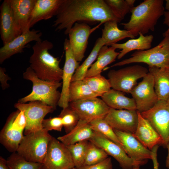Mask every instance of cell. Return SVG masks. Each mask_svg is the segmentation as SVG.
Returning a JSON list of instances; mask_svg holds the SVG:
<instances>
[{
  "instance_id": "7402d4cb",
  "label": "cell",
  "mask_w": 169,
  "mask_h": 169,
  "mask_svg": "<svg viewBox=\"0 0 169 169\" xmlns=\"http://www.w3.org/2000/svg\"><path fill=\"white\" fill-rule=\"evenodd\" d=\"M64 0H36L32 11L28 30L42 20L49 19L56 16Z\"/></svg>"
},
{
  "instance_id": "f6af8a7d",
  "label": "cell",
  "mask_w": 169,
  "mask_h": 169,
  "mask_svg": "<svg viewBox=\"0 0 169 169\" xmlns=\"http://www.w3.org/2000/svg\"><path fill=\"white\" fill-rule=\"evenodd\" d=\"M166 148L168 150V154L166 161V167L169 169V141L166 145Z\"/></svg>"
},
{
  "instance_id": "7dc6e473",
  "label": "cell",
  "mask_w": 169,
  "mask_h": 169,
  "mask_svg": "<svg viewBox=\"0 0 169 169\" xmlns=\"http://www.w3.org/2000/svg\"><path fill=\"white\" fill-rule=\"evenodd\" d=\"M166 68H168V69H169V62H168L167 65V66H166Z\"/></svg>"
},
{
  "instance_id": "e575fe53",
  "label": "cell",
  "mask_w": 169,
  "mask_h": 169,
  "mask_svg": "<svg viewBox=\"0 0 169 169\" xmlns=\"http://www.w3.org/2000/svg\"><path fill=\"white\" fill-rule=\"evenodd\" d=\"M9 169H42L43 163L28 161L17 152L12 153L6 160Z\"/></svg>"
},
{
  "instance_id": "484cf974",
  "label": "cell",
  "mask_w": 169,
  "mask_h": 169,
  "mask_svg": "<svg viewBox=\"0 0 169 169\" xmlns=\"http://www.w3.org/2000/svg\"><path fill=\"white\" fill-rule=\"evenodd\" d=\"M115 49L112 46H103L99 51L97 60L91 66L85 78L101 74L104 68L117 58L119 52H116Z\"/></svg>"
},
{
  "instance_id": "f1b7e54d",
  "label": "cell",
  "mask_w": 169,
  "mask_h": 169,
  "mask_svg": "<svg viewBox=\"0 0 169 169\" xmlns=\"http://www.w3.org/2000/svg\"><path fill=\"white\" fill-rule=\"evenodd\" d=\"M118 23L116 20H111L104 23L101 38L105 45L110 46L125 38H135L129 31L120 29L118 28Z\"/></svg>"
},
{
  "instance_id": "f35d334b",
  "label": "cell",
  "mask_w": 169,
  "mask_h": 169,
  "mask_svg": "<svg viewBox=\"0 0 169 169\" xmlns=\"http://www.w3.org/2000/svg\"><path fill=\"white\" fill-rule=\"evenodd\" d=\"M42 126L43 129L48 132L53 130L61 131L63 125L62 119L58 116L44 119Z\"/></svg>"
},
{
  "instance_id": "5b68a950",
  "label": "cell",
  "mask_w": 169,
  "mask_h": 169,
  "mask_svg": "<svg viewBox=\"0 0 169 169\" xmlns=\"http://www.w3.org/2000/svg\"><path fill=\"white\" fill-rule=\"evenodd\" d=\"M52 137L43 129L24 135L16 152L27 161L43 163Z\"/></svg>"
},
{
  "instance_id": "603a6c76",
  "label": "cell",
  "mask_w": 169,
  "mask_h": 169,
  "mask_svg": "<svg viewBox=\"0 0 169 169\" xmlns=\"http://www.w3.org/2000/svg\"><path fill=\"white\" fill-rule=\"evenodd\" d=\"M36 1L10 0L15 23L22 33L29 30V22Z\"/></svg>"
},
{
  "instance_id": "7c38bea8",
  "label": "cell",
  "mask_w": 169,
  "mask_h": 169,
  "mask_svg": "<svg viewBox=\"0 0 169 169\" xmlns=\"http://www.w3.org/2000/svg\"><path fill=\"white\" fill-rule=\"evenodd\" d=\"M122 148L139 168L151 159L152 152L130 133L114 129Z\"/></svg>"
},
{
  "instance_id": "3957f363",
  "label": "cell",
  "mask_w": 169,
  "mask_h": 169,
  "mask_svg": "<svg viewBox=\"0 0 169 169\" xmlns=\"http://www.w3.org/2000/svg\"><path fill=\"white\" fill-rule=\"evenodd\" d=\"M54 45L47 40L36 42L33 46V53L30 57V67L39 79L49 81L60 82L63 69L59 66L60 60L49 52Z\"/></svg>"
},
{
  "instance_id": "d590c367",
  "label": "cell",
  "mask_w": 169,
  "mask_h": 169,
  "mask_svg": "<svg viewBox=\"0 0 169 169\" xmlns=\"http://www.w3.org/2000/svg\"><path fill=\"white\" fill-rule=\"evenodd\" d=\"M108 155L103 149L89 141L83 167L100 162L108 158Z\"/></svg>"
},
{
  "instance_id": "ee69618b",
  "label": "cell",
  "mask_w": 169,
  "mask_h": 169,
  "mask_svg": "<svg viewBox=\"0 0 169 169\" xmlns=\"http://www.w3.org/2000/svg\"><path fill=\"white\" fill-rule=\"evenodd\" d=\"M0 169H9L7 164L6 160L0 156Z\"/></svg>"
},
{
  "instance_id": "9a60e30c",
  "label": "cell",
  "mask_w": 169,
  "mask_h": 169,
  "mask_svg": "<svg viewBox=\"0 0 169 169\" xmlns=\"http://www.w3.org/2000/svg\"><path fill=\"white\" fill-rule=\"evenodd\" d=\"M65 52V61L62 76V89L58 105L63 109L69 106V89L72 77L79 66V62L75 59L71 50L69 39L64 43Z\"/></svg>"
},
{
  "instance_id": "44dd1931",
  "label": "cell",
  "mask_w": 169,
  "mask_h": 169,
  "mask_svg": "<svg viewBox=\"0 0 169 169\" xmlns=\"http://www.w3.org/2000/svg\"><path fill=\"white\" fill-rule=\"evenodd\" d=\"M137 113L138 123L136 130L133 134V136L151 151L157 145L165 147L164 142L162 137L149 122L142 116L141 113L138 111Z\"/></svg>"
},
{
  "instance_id": "9c48e42d",
  "label": "cell",
  "mask_w": 169,
  "mask_h": 169,
  "mask_svg": "<svg viewBox=\"0 0 169 169\" xmlns=\"http://www.w3.org/2000/svg\"><path fill=\"white\" fill-rule=\"evenodd\" d=\"M74 165L67 146L52 136L49 144L42 169H67Z\"/></svg>"
},
{
  "instance_id": "74e56055",
  "label": "cell",
  "mask_w": 169,
  "mask_h": 169,
  "mask_svg": "<svg viewBox=\"0 0 169 169\" xmlns=\"http://www.w3.org/2000/svg\"><path fill=\"white\" fill-rule=\"evenodd\" d=\"M59 116L62 119L63 127L66 134L75 127L79 120L76 112L69 105L68 107L63 109Z\"/></svg>"
},
{
  "instance_id": "4316f807",
  "label": "cell",
  "mask_w": 169,
  "mask_h": 169,
  "mask_svg": "<svg viewBox=\"0 0 169 169\" xmlns=\"http://www.w3.org/2000/svg\"><path fill=\"white\" fill-rule=\"evenodd\" d=\"M139 37L136 39L131 38L125 43H115L110 46H112L116 49H121L117 58L120 59L129 52L134 50L142 51L148 50L151 48V43L153 39L152 35L145 36L139 33Z\"/></svg>"
},
{
  "instance_id": "30bf717a",
  "label": "cell",
  "mask_w": 169,
  "mask_h": 169,
  "mask_svg": "<svg viewBox=\"0 0 169 169\" xmlns=\"http://www.w3.org/2000/svg\"><path fill=\"white\" fill-rule=\"evenodd\" d=\"M140 113L151 108L159 100L154 88L153 77L149 72L130 93Z\"/></svg>"
},
{
  "instance_id": "bcb514c9",
  "label": "cell",
  "mask_w": 169,
  "mask_h": 169,
  "mask_svg": "<svg viewBox=\"0 0 169 169\" xmlns=\"http://www.w3.org/2000/svg\"><path fill=\"white\" fill-rule=\"evenodd\" d=\"M165 9L167 11H169V0H166Z\"/></svg>"
},
{
  "instance_id": "c3c4849f",
  "label": "cell",
  "mask_w": 169,
  "mask_h": 169,
  "mask_svg": "<svg viewBox=\"0 0 169 169\" xmlns=\"http://www.w3.org/2000/svg\"><path fill=\"white\" fill-rule=\"evenodd\" d=\"M78 169L77 168H76L75 167H74L73 168H69V169Z\"/></svg>"
},
{
  "instance_id": "e0dca14e",
  "label": "cell",
  "mask_w": 169,
  "mask_h": 169,
  "mask_svg": "<svg viewBox=\"0 0 169 169\" xmlns=\"http://www.w3.org/2000/svg\"><path fill=\"white\" fill-rule=\"evenodd\" d=\"M18 112L17 110L9 115L0 133L1 143L12 153L17 152L24 136L25 129L18 124L16 119Z\"/></svg>"
},
{
  "instance_id": "7a4b0ae2",
  "label": "cell",
  "mask_w": 169,
  "mask_h": 169,
  "mask_svg": "<svg viewBox=\"0 0 169 169\" xmlns=\"http://www.w3.org/2000/svg\"><path fill=\"white\" fill-rule=\"evenodd\" d=\"M163 4V0H145L132 8L129 22L121 24L135 37L139 33L144 35L153 31L158 20L164 15Z\"/></svg>"
},
{
  "instance_id": "5bb4252c",
  "label": "cell",
  "mask_w": 169,
  "mask_h": 169,
  "mask_svg": "<svg viewBox=\"0 0 169 169\" xmlns=\"http://www.w3.org/2000/svg\"><path fill=\"white\" fill-rule=\"evenodd\" d=\"M89 141L113 157L119 163L122 169H140L122 147L100 133L94 131L93 136Z\"/></svg>"
},
{
  "instance_id": "836d02e7",
  "label": "cell",
  "mask_w": 169,
  "mask_h": 169,
  "mask_svg": "<svg viewBox=\"0 0 169 169\" xmlns=\"http://www.w3.org/2000/svg\"><path fill=\"white\" fill-rule=\"evenodd\" d=\"M115 15L121 21L134 7L135 0H105Z\"/></svg>"
},
{
  "instance_id": "ac0fdd59",
  "label": "cell",
  "mask_w": 169,
  "mask_h": 169,
  "mask_svg": "<svg viewBox=\"0 0 169 169\" xmlns=\"http://www.w3.org/2000/svg\"><path fill=\"white\" fill-rule=\"evenodd\" d=\"M104 119L114 129L133 134L137 127L138 116L137 110L110 108Z\"/></svg>"
},
{
  "instance_id": "60d3db41",
  "label": "cell",
  "mask_w": 169,
  "mask_h": 169,
  "mask_svg": "<svg viewBox=\"0 0 169 169\" xmlns=\"http://www.w3.org/2000/svg\"><path fill=\"white\" fill-rule=\"evenodd\" d=\"M5 69L4 68H0V80L3 90H5L9 87L7 81L10 79L9 77L5 73Z\"/></svg>"
},
{
  "instance_id": "4fadbf2b",
  "label": "cell",
  "mask_w": 169,
  "mask_h": 169,
  "mask_svg": "<svg viewBox=\"0 0 169 169\" xmlns=\"http://www.w3.org/2000/svg\"><path fill=\"white\" fill-rule=\"evenodd\" d=\"M69 106L76 112L79 119L89 123L95 119H104L110 109L102 99L97 97L70 102Z\"/></svg>"
},
{
  "instance_id": "d4e9b609",
  "label": "cell",
  "mask_w": 169,
  "mask_h": 169,
  "mask_svg": "<svg viewBox=\"0 0 169 169\" xmlns=\"http://www.w3.org/2000/svg\"><path fill=\"white\" fill-rule=\"evenodd\" d=\"M101 97L110 108L116 110H137L134 99L126 96L124 92L120 91L110 89Z\"/></svg>"
},
{
  "instance_id": "d6a6232c",
  "label": "cell",
  "mask_w": 169,
  "mask_h": 169,
  "mask_svg": "<svg viewBox=\"0 0 169 169\" xmlns=\"http://www.w3.org/2000/svg\"><path fill=\"white\" fill-rule=\"evenodd\" d=\"M89 140L66 146L71 154L74 167L79 169L84 165Z\"/></svg>"
},
{
  "instance_id": "52a82bcc",
  "label": "cell",
  "mask_w": 169,
  "mask_h": 169,
  "mask_svg": "<svg viewBox=\"0 0 169 169\" xmlns=\"http://www.w3.org/2000/svg\"><path fill=\"white\" fill-rule=\"evenodd\" d=\"M149 72L148 69L139 65L127 66L119 69H112L107 76L112 89L130 93L137 85V81Z\"/></svg>"
},
{
  "instance_id": "4dcf8cb0",
  "label": "cell",
  "mask_w": 169,
  "mask_h": 169,
  "mask_svg": "<svg viewBox=\"0 0 169 169\" xmlns=\"http://www.w3.org/2000/svg\"><path fill=\"white\" fill-rule=\"evenodd\" d=\"M104 45L101 38H99L96 41L90 54L76 70L71 81L82 80L85 78L88 70L97 58L100 49Z\"/></svg>"
},
{
  "instance_id": "ab89813d",
  "label": "cell",
  "mask_w": 169,
  "mask_h": 169,
  "mask_svg": "<svg viewBox=\"0 0 169 169\" xmlns=\"http://www.w3.org/2000/svg\"><path fill=\"white\" fill-rule=\"evenodd\" d=\"M79 169H113V166L110 157H108L99 163L90 166H84Z\"/></svg>"
},
{
  "instance_id": "2e32d148",
  "label": "cell",
  "mask_w": 169,
  "mask_h": 169,
  "mask_svg": "<svg viewBox=\"0 0 169 169\" xmlns=\"http://www.w3.org/2000/svg\"><path fill=\"white\" fill-rule=\"evenodd\" d=\"M101 24L100 23L91 28L85 23H76L69 31V40L74 58L78 62H81L84 57L90 35Z\"/></svg>"
},
{
  "instance_id": "b9f144b4",
  "label": "cell",
  "mask_w": 169,
  "mask_h": 169,
  "mask_svg": "<svg viewBox=\"0 0 169 169\" xmlns=\"http://www.w3.org/2000/svg\"><path fill=\"white\" fill-rule=\"evenodd\" d=\"M159 145L155 146L151 150L152 152L151 160L153 162V169H159V164L157 159V151Z\"/></svg>"
},
{
  "instance_id": "cb8c5ba5",
  "label": "cell",
  "mask_w": 169,
  "mask_h": 169,
  "mask_svg": "<svg viewBox=\"0 0 169 169\" xmlns=\"http://www.w3.org/2000/svg\"><path fill=\"white\" fill-rule=\"evenodd\" d=\"M94 131L89 122L79 119L75 127L69 133L58 137L57 139L66 146L84 140H89Z\"/></svg>"
},
{
  "instance_id": "ffe728a7",
  "label": "cell",
  "mask_w": 169,
  "mask_h": 169,
  "mask_svg": "<svg viewBox=\"0 0 169 169\" xmlns=\"http://www.w3.org/2000/svg\"><path fill=\"white\" fill-rule=\"evenodd\" d=\"M0 32L3 45L22 34L15 23L10 0H4L0 8Z\"/></svg>"
},
{
  "instance_id": "f546056e",
  "label": "cell",
  "mask_w": 169,
  "mask_h": 169,
  "mask_svg": "<svg viewBox=\"0 0 169 169\" xmlns=\"http://www.w3.org/2000/svg\"><path fill=\"white\" fill-rule=\"evenodd\" d=\"M98 96L83 79L71 81L69 89V103Z\"/></svg>"
},
{
  "instance_id": "8992f818",
  "label": "cell",
  "mask_w": 169,
  "mask_h": 169,
  "mask_svg": "<svg viewBox=\"0 0 169 169\" xmlns=\"http://www.w3.org/2000/svg\"><path fill=\"white\" fill-rule=\"evenodd\" d=\"M156 46L146 50L137 51L131 57L117 62L111 67L133 63H144L149 67L166 68L169 62V33Z\"/></svg>"
},
{
  "instance_id": "7bdbcfd3",
  "label": "cell",
  "mask_w": 169,
  "mask_h": 169,
  "mask_svg": "<svg viewBox=\"0 0 169 169\" xmlns=\"http://www.w3.org/2000/svg\"><path fill=\"white\" fill-rule=\"evenodd\" d=\"M163 24L166 25L168 27L167 30L163 33V37H165L169 33V11H165Z\"/></svg>"
},
{
  "instance_id": "6da1fadb",
  "label": "cell",
  "mask_w": 169,
  "mask_h": 169,
  "mask_svg": "<svg viewBox=\"0 0 169 169\" xmlns=\"http://www.w3.org/2000/svg\"><path fill=\"white\" fill-rule=\"evenodd\" d=\"M56 16L53 26L56 31L64 29L65 34L78 22L102 24L111 20L121 21L104 0H64Z\"/></svg>"
},
{
  "instance_id": "1f68e13d",
  "label": "cell",
  "mask_w": 169,
  "mask_h": 169,
  "mask_svg": "<svg viewBox=\"0 0 169 169\" xmlns=\"http://www.w3.org/2000/svg\"><path fill=\"white\" fill-rule=\"evenodd\" d=\"M93 130L98 132L122 148V145L113 129L103 118L94 119L89 123Z\"/></svg>"
},
{
  "instance_id": "ba28073f",
  "label": "cell",
  "mask_w": 169,
  "mask_h": 169,
  "mask_svg": "<svg viewBox=\"0 0 169 169\" xmlns=\"http://www.w3.org/2000/svg\"><path fill=\"white\" fill-rule=\"evenodd\" d=\"M14 107L22 111L25 115L26 125L24 135L42 129L44 117L55 110L53 107L38 101H32L28 103L18 102L14 105Z\"/></svg>"
},
{
  "instance_id": "8fae6325",
  "label": "cell",
  "mask_w": 169,
  "mask_h": 169,
  "mask_svg": "<svg viewBox=\"0 0 169 169\" xmlns=\"http://www.w3.org/2000/svg\"><path fill=\"white\" fill-rule=\"evenodd\" d=\"M140 113L162 137L166 148L169 141V104L159 100L151 108Z\"/></svg>"
},
{
  "instance_id": "277c9868",
  "label": "cell",
  "mask_w": 169,
  "mask_h": 169,
  "mask_svg": "<svg viewBox=\"0 0 169 169\" xmlns=\"http://www.w3.org/2000/svg\"><path fill=\"white\" fill-rule=\"evenodd\" d=\"M23 75L24 79L32 82V90L29 95L20 99L18 102L25 103L38 101L56 109L61 96V93L58 89L61 86L62 82L41 79L30 66L26 69Z\"/></svg>"
},
{
  "instance_id": "d6986e66",
  "label": "cell",
  "mask_w": 169,
  "mask_h": 169,
  "mask_svg": "<svg viewBox=\"0 0 169 169\" xmlns=\"http://www.w3.org/2000/svg\"><path fill=\"white\" fill-rule=\"evenodd\" d=\"M42 33L38 30H29L23 33L11 41L3 45L0 49V63L14 54L21 53L30 42L42 40Z\"/></svg>"
},
{
  "instance_id": "8d00e7d4",
  "label": "cell",
  "mask_w": 169,
  "mask_h": 169,
  "mask_svg": "<svg viewBox=\"0 0 169 169\" xmlns=\"http://www.w3.org/2000/svg\"><path fill=\"white\" fill-rule=\"evenodd\" d=\"M83 80L99 96L101 97L111 89V85L108 79L101 74L85 78Z\"/></svg>"
},
{
  "instance_id": "83f0119b",
  "label": "cell",
  "mask_w": 169,
  "mask_h": 169,
  "mask_svg": "<svg viewBox=\"0 0 169 169\" xmlns=\"http://www.w3.org/2000/svg\"><path fill=\"white\" fill-rule=\"evenodd\" d=\"M154 80V88L159 100L167 101L169 97V69L149 67Z\"/></svg>"
},
{
  "instance_id": "681fc988",
  "label": "cell",
  "mask_w": 169,
  "mask_h": 169,
  "mask_svg": "<svg viewBox=\"0 0 169 169\" xmlns=\"http://www.w3.org/2000/svg\"><path fill=\"white\" fill-rule=\"evenodd\" d=\"M167 102L169 104V97L167 101Z\"/></svg>"
}]
</instances>
